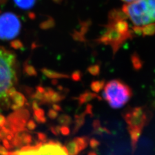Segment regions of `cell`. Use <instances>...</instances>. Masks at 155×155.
I'll return each mask as SVG.
<instances>
[{"label": "cell", "mask_w": 155, "mask_h": 155, "mask_svg": "<svg viewBox=\"0 0 155 155\" xmlns=\"http://www.w3.org/2000/svg\"><path fill=\"white\" fill-rule=\"evenodd\" d=\"M53 1L56 2V3H60L61 1V0H53Z\"/></svg>", "instance_id": "13"}, {"label": "cell", "mask_w": 155, "mask_h": 155, "mask_svg": "<svg viewBox=\"0 0 155 155\" xmlns=\"http://www.w3.org/2000/svg\"><path fill=\"white\" fill-rule=\"evenodd\" d=\"M125 118L129 125L133 148L134 149L140 133L147 120V115L143 109L138 107L130 110L125 114Z\"/></svg>", "instance_id": "6"}, {"label": "cell", "mask_w": 155, "mask_h": 155, "mask_svg": "<svg viewBox=\"0 0 155 155\" xmlns=\"http://www.w3.org/2000/svg\"><path fill=\"white\" fill-rule=\"evenodd\" d=\"M103 82H94V83L93 84V85H92V88H93V89L94 91H100V89L103 86Z\"/></svg>", "instance_id": "10"}, {"label": "cell", "mask_w": 155, "mask_h": 155, "mask_svg": "<svg viewBox=\"0 0 155 155\" xmlns=\"http://www.w3.org/2000/svg\"><path fill=\"white\" fill-rule=\"evenodd\" d=\"M7 0H0V4H3V3H5L7 2Z\"/></svg>", "instance_id": "12"}, {"label": "cell", "mask_w": 155, "mask_h": 155, "mask_svg": "<svg viewBox=\"0 0 155 155\" xmlns=\"http://www.w3.org/2000/svg\"><path fill=\"white\" fill-rule=\"evenodd\" d=\"M122 11L135 27L155 23V0H137L125 5Z\"/></svg>", "instance_id": "2"}, {"label": "cell", "mask_w": 155, "mask_h": 155, "mask_svg": "<svg viewBox=\"0 0 155 155\" xmlns=\"http://www.w3.org/2000/svg\"><path fill=\"white\" fill-rule=\"evenodd\" d=\"M87 145V140L84 138H78L72 140L66 146L70 155H76L84 149Z\"/></svg>", "instance_id": "8"}, {"label": "cell", "mask_w": 155, "mask_h": 155, "mask_svg": "<svg viewBox=\"0 0 155 155\" xmlns=\"http://www.w3.org/2000/svg\"><path fill=\"white\" fill-rule=\"evenodd\" d=\"M16 59L11 52L0 47V104L8 102L15 94Z\"/></svg>", "instance_id": "1"}, {"label": "cell", "mask_w": 155, "mask_h": 155, "mask_svg": "<svg viewBox=\"0 0 155 155\" xmlns=\"http://www.w3.org/2000/svg\"><path fill=\"white\" fill-rule=\"evenodd\" d=\"M132 36L128 23L125 20L109 21V24L99 41L113 48L114 52L117 51L122 43Z\"/></svg>", "instance_id": "4"}, {"label": "cell", "mask_w": 155, "mask_h": 155, "mask_svg": "<svg viewBox=\"0 0 155 155\" xmlns=\"http://www.w3.org/2000/svg\"></svg>", "instance_id": "14"}, {"label": "cell", "mask_w": 155, "mask_h": 155, "mask_svg": "<svg viewBox=\"0 0 155 155\" xmlns=\"http://www.w3.org/2000/svg\"><path fill=\"white\" fill-rule=\"evenodd\" d=\"M36 0H14L16 5L21 9H31L35 5Z\"/></svg>", "instance_id": "9"}, {"label": "cell", "mask_w": 155, "mask_h": 155, "mask_svg": "<svg viewBox=\"0 0 155 155\" xmlns=\"http://www.w3.org/2000/svg\"><path fill=\"white\" fill-rule=\"evenodd\" d=\"M122 2H125V3H132L134 2L135 1H137V0H122Z\"/></svg>", "instance_id": "11"}, {"label": "cell", "mask_w": 155, "mask_h": 155, "mask_svg": "<svg viewBox=\"0 0 155 155\" xmlns=\"http://www.w3.org/2000/svg\"><path fill=\"white\" fill-rule=\"evenodd\" d=\"M132 94L130 87L120 80L109 81L103 92L104 98L113 109L123 107L129 102Z\"/></svg>", "instance_id": "3"}, {"label": "cell", "mask_w": 155, "mask_h": 155, "mask_svg": "<svg viewBox=\"0 0 155 155\" xmlns=\"http://www.w3.org/2000/svg\"><path fill=\"white\" fill-rule=\"evenodd\" d=\"M8 155H70L66 146L57 142L49 141L34 146L22 147Z\"/></svg>", "instance_id": "5"}, {"label": "cell", "mask_w": 155, "mask_h": 155, "mask_svg": "<svg viewBox=\"0 0 155 155\" xmlns=\"http://www.w3.org/2000/svg\"><path fill=\"white\" fill-rule=\"evenodd\" d=\"M21 23L18 16L12 12H6L0 16V39L11 40L19 32Z\"/></svg>", "instance_id": "7"}]
</instances>
